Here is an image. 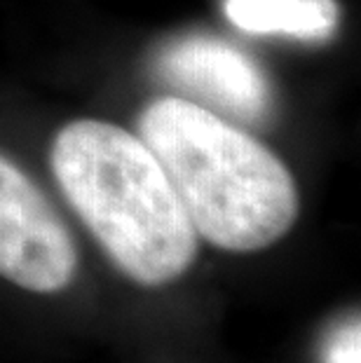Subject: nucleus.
Returning <instances> with one entry per match:
<instances>
[{"mask_svg": "<svg viewBox=\"0 0 361 363\" xmlns=\"http://www.w3.org/2000/svg\"><path fill=\"white\" fill-rule=\"evenodd\" d=\"M50 167L84 228L132 281L172 284L195 262L197 230L136 134L111 122L75 120L55 136Z\"/></svg>", "mask_w": 361, "mask_h": 363, "instance_id": "f03ea898", "label": "nucleus"}, {"mask_svg": "<svg viewBox=\"0 0 361 363\" xmlns=\"http://www.w3.org/2000/svg\"><path fill=\"white\" fill-rule=\"evenodd\" d=\"M324 363H361V326L359 319H348L328 335L324 352Z\"/></svg>", "mask_w": 361, "mask_h": 363, "instance_id": "423d86ee", "label": "nucleus"}, {"mask_svg": "<svg viewBox=\"0 0 361 363\" xmlns=\"http://www.w3.org/2000/svg\"><path fill=\"white\" fill-rule=\"evenodd\" d=\"M223 12L240 30L321 43L340 21L335 0H223Z\"/></svg>", "mask_w": 361, "mask_h": 363, "instance_id": "39448f33", "label": "nucleus"}, {"mask_svg": "<svg viewBox=\"0 0 361 363\" xmlns=\"http://www.w3.org/2000/svg\"><path fill=\"white\" fill-rule=\"evenodd\" d=\"M78 272L64 218L21 169L0 155V277L30 293H59Z\"/></svg>", "mask_w": 361, "mask_h": 363, "instance_id": "7ed1b4c3", "label": "nucleus"}, {"mask_svg": "<svg viewBox=\"0 0 361 363\" xmlns=\"http://www.w3.org/2000/svg\"><path fill=\"white\" fill-rule=\"evenodd\" d=\"M139 138L211 246L263 251L294 228V176L272 150L226 118L183 96H162L141 113Z\"/></svg>", "mask_w": 361, "mask_h": 363, "instance_id": "f257e3e1", "label": "nucleus"}, {"mask_svg": "<svg viewBox=\"0 0 361 363\" xmlns=\"http://www.w3.org/2000/svg\"><path fill=\"white\" fill-rule=\"evenodd\" d=\"M155 68L183 99L242 122L270 113L272 89L263 68L247 52L211 35H188L157 54Z\"/></svg>", "mask_w": 361, "mask_h": 363, "instance_id": "20e7f679", "label": "nucleus"}]
</instances>
